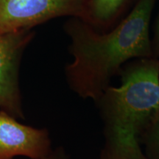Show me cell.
Instances as JSON below:
<instances>
[{
    "label": "cell",
    "instance_id": "7",
    "mask_svg": "<svg viewBox=\"0 0 159 159\" xmlns=\"http://www.w3.org/2000/svg\"><path fill=\"white\" fill-rule=\"evenodd\" d=\"M141 143L145 147L148 159H159V107L142 137Z\"/></svg>",
    "mask_w": 159,
    "mask_h": 159
},
{
    "label": "cell",
    "instance_id": "4",
    "mask_svg": "<svg viewBox=\"0 0 159 159\" xmlns=\"http://www.w3.org/2000/svg\"><path fill=\"white\" fill-rule=\"evenodd\" d=\"M31 30L0 34V110L24 119L19 87V69L23 53L34 38Z\"/></svg>",
    "mask_w": 159,
    "mask_h": 159
},
{
    "label": "cell",
    "instance_id": "6",
    "mask_svg": "<svg viewBox=\"0 0 159 159\" xmlns=\"http://www.w3.org/2000/svg\"><path fill=\"white\" fill-rule=\"evenodd\" d=\"M133 0H85L81 19L99 32L114 27Z\"/></svg>",
    "mask_w": 159,
    "mask_h": 159
},
{
    "label": "cell",
    "instance_id": "1",
    "mask_svg": "<svg viewBox=\"0 0 159 159\" xmlns=\"http://www.w3.org/2000/svg\"><path fill=\"white\" fill-rule=\"evenodd\" d=\"M156 0H138L125 19L99 32L78 18L65 25L71 39L73 62L65 69L69 86L83 99L96 103L125 63L153 57L150 26Z\"/></svg>",
    "mask_w": 159,
    "mask_h": 159
},
{
    "label": "cell",
    "instance_id": "5",
    "mask_svg": "<svg viewBox=\"0 0 159 159\" xmlns=\"http://www.w3.org/2000/svg\"><path fill=\"white\" fill-rule=\"evenodd\" d=\"M52 150L47 129L21 124L16 119L0 110V159L26 156L38 159Z\"/></svg>",
    "mask_w": 159,
    "mask_h": 159
},
{
    "label": "cell",
    "instance_id": "9",
    "mask_svg": "<svg viewBox=\"0 0 159 159\" xmlns=\"http://www.w3.org/2000/svg\"><path fill=\"white\" fill-rule=\"evenodd\" d=\"M38 159H69V156L66 153L64 148L59 147L55 150H52L45 156Z\"/></svg>",
    "mask_w": 159,
    "mask_h": 159
},
{
    "label": "cell",
    "instance_id": "8",
    "mask_svg": "<svg viewBox=\"0 0 159 159\" xmlns=\"http://www.w3.org/2000/svg\"><path fill=\"white\" fill-rule=\"evenodd\" d=\"M152 41V53H153V57L159 58V11L158 16L156 17V25H155L154 28V35Z\"/></svg>",
    "mask_w": 159,
    "mask_h": 159
},
{
    "label": "cell",
    "instance_id": "2",
    "mask_svg": "<svg viewBox=\"0 0 159 159\" xmlns=\"http://www.w3.org/2000/svg\"><path fill=\"white\" fill-rule=\"evenodd\" d=\"M119 75L120 86L109 85L95 103L105 139L99 159H148L140 144L159 107V58L132 60Z\"/></svg>",
    "mask_w": 159,
    "mask_h": 159
},
{
    "label": "cell",
    "instance_id": "3",
    "mask_svg": "<svg viewBox=\"0 0 159 159\" xmlns=\"http://www.w3.org/2000/svg\"><path fill=\"white\" fill-rule=\"evenodd\" d=\"M85 0H0V34L31 30L55 18L81 19Z\"/></svg>",
    "mask_w": 159,
    "mask_h": 159
}]
</instances>
